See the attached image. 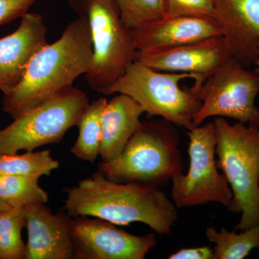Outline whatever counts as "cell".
Segmentation results:
<instances>
[{
  "label": "cell",
  "mask_w": 259,
  "mask_h": 259,
  "mask_svg": "<svg viewBox=\"0 0 259 259\" xmlns=\"http://www.w3.org/2000/svg\"><path fill=\"white\" fill-rule=\"evenodd\" d=\"M36 0H0V25L22 18Z\"/></svg>",
  "instance_id": "cb8c5ba5"
},
{
  "label": "cell",
  "mask_w": 259,
  "mask_h": 259,
  "mask_svg": "<svg viewBox=\"0 0 259 259\" xmlns=\"http://www.w3.org/2000/svg\"><path fill=\"white\" fill-rule=\"evenodd\" d=\"M89 105L88 95L73 85L62 89L0 130V155L59 144L71 127L77 126Z\"/></svg>",
  "instance_id": "52a82bcc"
},
{
  "label": "cell",
  "mask_w": 259,
  "mask_h": 259,
  "mask_svg": "<svg viewBox=\"0 0 259 259\" xmlns=\"http://www.w3.org/2000/svg\"><path fill=\"white\" fill-rule=\"evenodd\" d=\"M18 28L0 39V91L6 95L23 79L30 59L48 44L41 15L27 13Z\"/></svg>",
  "instance_id": "5bb4252c"
},
{
  "label": "cell",
  "mask_w": 259,
  "mask_h": 259,
  "mask_svg": "<svg viewBox=\"0 0 259 259\" xmlns=\"http://www.w3.org/2000/svg\"><path fill=\"white\" fill-rule=\"evenodd\" d=\"M216 160L231 187L228 210L241 214L235 231L259 225V127L214 119Z\"/></svg>",
  "instance_id": "277c9868"
},
{
  "label": "cell",
  "mask_w": 259,
  "mask_h": 259,
  "mask_svg": "<svg viewBox=\"0 0 259 259\" xmlns=\"http://www.w3.org/2000/svg\"><path fill=\"white\" fill-rule=\"evenodd\" d=\"M71 226L74 259H145L157 242L155 233L136 236L100 218H72Z\"/></svg>",
  "instance_id": "30bf717a"
},
{
  "label": "cell",
  "mask_w": 259,
  "mask_h": 259,
  "mask_svg": "<svg viewBox=\"0 0 259 259\" xmlns=\"http://www.w3.org/2000/svg\"><path fill=\"white\" fill-rule=\"evenodd\" d=\"M206 237L214 244V259H243L252 250L259 248V225L243 230L228 231L226 228L218 231L212 227L206 228Z\"/></svg>",
  "instance_id": "ac0fdd59"
},
{
  "label": "cell",
  "mask_w": 259,
  "mask_h": 259,
  "mask_svg": "<svg viewBox=\"0 0 259 259\" xmlns=\"http://www.w3.org/2000/svg\"><path fill=\"white\" fill-rule=\"evenodd\" d=\"M166 17L197 16L214 18L213 0H166Z\"/></svg>",
  "instance_id": "603a6c76"
},
{
  "label": "cell",
  "mask_w": 259,
  "mask_h": 259,
  "mask_svg": "<svg viewBox=\"0 0 259 259\" xmlns=\"http://www.w3.org/2000/svg\"><path fill=\"white\" fill-rule=\"evenodd\" d=\"M26 226L25 207L0 210V259H25L26 244L21 233Z\"/></svg>",
  "instance_id": "44dd1931"
},
{
  "label": "cell",
  "mask_w": 259,
  "mask_h": 259,
  "mask_svg": "<svg viewBox=\"0 0 259 259\" xmlns=\"http://www.w3.org/2000/svg\"><path fill=\"white\" fill-rule=\"evenodd\" d=\"M64 192V209L72 218H100L117 226L144 223L158 236L170 234L178 221L176 205L161 189L118 183L98 170Z\"/></svg>",
  "instance_id": "6da1fadb"
},
{
  "label": "cell",
  "mask_w": 259,
  "mask_h": 259,
  "mask_svg": "<svg viewBox=\"0 0 259 259\" xmlns=\"http://www.w3.org/2000/svg\"><path fill=\"white\" fill-rule=\"evenodd\" d=\"M190 167L187 174L172 178L171 197L177 208L208 203L228 207L233 193L216 160L214 121L195 126L187 132Z\"/></svg>",
  "instance_id": "ba28073f"
},
{
  "label": "cell",
  "mask_w": 259,
  "mask_h": 259,
  "mask_svg": "<svg viewBox=\"0 0 259 259\" xmlns=\"http://www.w3.org/2000/svg\"><path fill=\"white\" fill-rule=\"evenodd\" d=\"M39 177L1 175L0 201L10 207L47 204L49 194L39 185Z\"/></svg>",
  "instance_id": "ffe728a7"
},
{
  "label": "cell",
  "mask_w": 259,
  "mask_h": 259,
  "mask_svg": "<svg viewBox=\"0 0 259 259\" xmlns=\"http://www.w3.org/2000/svg\"><path fill=\"white\" fill-rule=\"evenodd\" d=\"M188 78L194 80L192 74L157 71L136 60L112 85L109 95H128L142 107L148 119L161 117L189 131L194 127L202 101L194 86H180L182 80Z\"/></svg>",
  "instance_id": "8992f818"
},
{
  "label": "cell",
  "mask_w": 259,
  "mask_h": 259,
  "mask_svg": "<svg viewBox=\"0 0 259 259\" xmlns=\"http://www.w3.org/2000/svg\"><path fill=\"white\" fill-rule=\"evenodd\" d=\"M77 15L88 19L93 42V59L85 78L90 88L109 95L110 88L136 61L132 30L120 17L115 0H69Z\"/></svg>",
  "instance_id": "5b68a950"
},
{
  "label": "cell",
  "mask_w": 259,
  "mask_h": 259,
  "mask_svg": "<svg viewBox=\"0 0 259 259\" xmlns=\"http://www.w3.org/2000/svg\"><path fill=\"white\" fill-rule=\"evenodd\" d=\"M255 66H256V71H258L259 72V56H258V59H257L256 61H255Z\"/></svg>",
  "instance_id": "4316f807"
},
{
  "label": "cell",
  "mask_w": 259,
  "mask_h": 259,
  "mask_svg": "<svg viewBox=\"0 0 259 259\" xmlns=\"http://www.w3.org/2000/svg\"><path fill=\"white\" fill-rule=\"evenodd\" d=\"M231 56L225 39L216 36L169 49L138 51L136 60L157 71L192 74L194 85L199 87Z\"/></svg>",
  "instance_id": "8fae6325"
},
{
  "label": "cell",
  "mask_w": 259,
  "mask_h": 259,
  "mask_svg": "<svg viewBox=\"0 0 259 259\" xmlns=\"http://www.w3.org/2000/svg\"><path fill=\"white\" fill-rule=\"evenodd\" d=\"M93 59V42L88 19L83 15L70 23L54 44L34 54L23 79L4 95L5 113L16 118L41 105L54 94L71 86L88 74Z\"/></svg>",
  "instance_id": "7a4b0ae2"
},
{
  "label": "cell",
  "mask_w": 259,
  "mask_h": 259,
  "mask_svg": "<svg viewBox=\"0 0 259 259\" xmlns=\"http://www.w3.org/2000/svg\"><path fill=\"white\" fill-rule=\"evenodd\" d=\"M59 167V162L51 156L49 150L26 151L23 154L0 155V176L49 177Z\"/></svg>",
  "instance_id": "d6986e66"
},
{
  "label": "cell",
  "mask_w": 259,
  "mask_h": 259,
  "mask_svg": "<svg viewBox=\"0 0 259 259\" xmlns=\"http://www.w3.org/2000/svg\"><path fill=\"white\" fill-rule=\"evenodd\" d=\"M169 259H214V249L209 246L182 248L168 256Z\"/></svg>",
  "instance_id": "d4e9b609"
},
{
  "label": "cell",
  "mask_w": 259,
  "mask_h": 259,
  "mask_svg": "<svg viewBox=\"0 0 259 259\" xmlns=\"http://www.w3.org/2000/svg\"><path fill=\"white\" fill-rule=\"evenodd\" d=\"M28 243L25 259H71V221L66 211L53 213L45 203L25 207Z\"/></svg>",
  "instance_id": "4fadbf2b"
},
{
  "label": "cell",
  "mask_w": 259,
  "mask_h": 259,
  "mask_svg": "<svg viewBox=\"0 0 259 259\" xmlns=\"http://www.w3.org/2000/svg\"><path fill=\"white\" fill-rule=\"evenodd\" d=\"M120 17L130 29L166 18V0H115Z\"/></svg>",
  "instance_id": "7402d4cb"
},
{
  "label": "cell",
  "mask_w": 259,
  "mask_h": 259,
  "mask_svg": "<svg viewBox=\"0 0 259 259\" xmlns=\"http://www.w3.org/2000/svg\"><path fill=\"white\" fill-rule=\"evenodd\" d=\"M131 30L138 51L169 49L222 36L217 21L207 17H166Z\"/></svg>",
  "instance_id": "9a60e30c"
},
{
  "label": "cell",
  "mask_w": 259,
  "mask_h": 259,
  "mask_svg": "<svg viewBox=\"0 0 259 259\" xmlns=\"http://www.w3.org/2000/svg\"><path fill=\"white\" fill-rule=\"evenodd\" d=\"M214 19L231 56L243 66L259 56V0H213Z\"/></svg>",
  "instance_id": "7c38bea8"
},
{
  "label": "cell",
  "mask_w": 259,
  "mask_h": 259,
  "mask_svg": "<svg viewBox=\"0 0 259 259\" xmlns=\"http://www.w3.org/2000/svg\"><path fill=\"white\" fill-rule=\"evenodd\" d=\"M177 127L161 117L141 121L120 156L99 163L98 171L118 183L161 189L185 168Z\"/></svg>",
  "instance_id": "3957f363"
},
{
  "label": "cell",
  "mask_w": 259,
  "mask_h": 259,
  "mask_svg": "<svg viewBox=\"0 0 259 259\" xmlns=\"http://www.w3.org/2000/svg\"><path fill=\"white\" fill-rule=\"evenodd\" d=\"M198 90L202 105L194 118L198 126L211 117L231 118L259 127V72L247 69L234 58L227 59Z\"/></svg>",
  "instance_id": "9c48e42d"
},
{
  "label": "cell",
  "mask_w": 259,
  "mask_h": 259,
  "mask_svg": "<svg viewBox=\"0 0 259 259\" xmlns=\"http://www.w3.org/2000/svg\"><path fill=\"white\" fill-rule=\"evenodd\" d=\"M9 208H11V207H8V205H6V204H5L4 203H3V202H1V201H0V210H3V209H7Z\"/></svg>",
  "instance_id": "484cf974"
},
{
  "label": "cell",
  "mask_w": 259,
  "mask_h": 259,
  "mask_svg": "<svg viewBox=\"0 0 259 259\" xmlns=\"http://www.w3.org/2000/svg\"><path fill=\"white\" fill-rule=\"evenodd\" d=\"M105 97L90 103L85 110L77 127L79 136L71 148V153L78 159L94 163L100 156L102 147V112L106 106Z\"/></svg>",
  "instance_id": "e0dca14e"
},
{
  "label": "cell",
  "mask_w": 259,
  "mask_h": 259,
  "mask_svg": "<svg viewBox=\"0 0 259 259\" xmlns=\"http://www.w3.org/2000/svg\"><path fill=\"white\" fill-rule=\"evenodd\" d=\"M144 109L132 97L118 94L110 101L102 112V162L116 159L141 125Z\"/></svg>",
  "instance_id": "2e32d148"
}]
</instances>
